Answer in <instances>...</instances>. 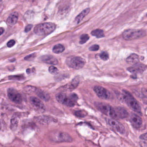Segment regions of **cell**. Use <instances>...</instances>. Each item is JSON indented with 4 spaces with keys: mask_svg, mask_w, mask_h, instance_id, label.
Masks as SVG:
<instances>
[{
    "mask_svg": "<svg viewBox=\"0 0 147 147\" xmlns=\"http://www.w3.org/2000/svg\"><path fill=\"white\" fill-rule=\"evenodd\" d=\"M3 6L2 5H1V4H0V13H1V12L2 10L3 9Z\"/></svg>",
    "mask_w": 147,
    "mask_h": 147,
    "instance_id": "cell-41",
    "label": "cell"
},
{
    "mask_svg": "<svg viewBox=\"0 0 147 147\" xmlns=\"http://www.w3.org/2000/svg\"><path fill=\"white\" fill-rule=\"evenodd\" d=\"M24 76L23 75H11L9 76V79L10 80H23Z\"/></svg>",
    "mask_w": 147,
    "mask_h": 147,
    "instance_id": "cell-26",
    "label": "cell"
},
{
    "mask_svg": "<svg viewBox=\"0 0 147 147\" xmlns=\"http://www.w3.org/2000/svg\"><path fill=\"white\" fill-rule=\"evenodd\" d=\"M79 82V78L78 77H75L71 82V85L70 87V89L73 90V89L76 88L78 85Z\"/></svg>",
    "mask_w": 147,
    "mask_h": 147,
    "instance_id": "cell-24",
    "label": "cell"
},
{
    "mask_svg": "<svg viewBox=\"0 0 147 147\" xmlns=\"http://www.w3.org/2000/svg\"><path fill=\"white\" fill-rule=\"evenodd\" d=\"M74 115L78 117H83L86 116L87 113L84 110H79L76 111L74 113Z\"/></svg>",
    "mask_w": 147,
    "mask_h": 147,
    "instance_id": "cell-28",
    "label": "cell"
},
{
    "mask_svg": "<svg viewBox=\"0 0 147 147\" xmlns=\"http://www.w3.org/2000/svg\"><path fill=\"white\" fill-rule=\"evenodd\" d=\"M142 92L144 96L147 97V89L146 88H143L142 90Z\"/></svg>",
    "mask_w": 147,
    "mask_h": 147,
    "instance_id": "cell-37",
    "label": "cell"
},
{
    "mask_svg": "<svg viewBox=\"0 0 147 147\" xmlns=\"http://www.w3.org/2000/svg\"><path fill=\"white\" fill-rule=\"evenodd\" d=\"M56 99L60 103L69 107H73L75 105V102L70 97L64 93H59L56 95Z\"/></svg>",
    "mask_w": 147,
    "mask_h": 147,
    "instance_id": "cell-7",
    "label": "cell"
},
{
    "mask_svg": "<svg viewBox=\"0 0 147 147\" xmlns=\"http://www.w3.org/2000/svg\"><path fill=\"white\" fill-rule=\"evenodd\" d=\"M107 123L110 126L121 134H125V129L123 125L121 123L114 119H108Z\"/></svg>",
    "mask_w": 147,
    "mask_h": 147,
    "instance_id": "cell-9",
    "label": "cell"
},
{
    "mask_svg": "<svg viewBox=\"0 0 147 147\" xmlns=\"http://www.w3.org/2000/svg\"><path fill=\"white\" fill-rule=\"evenodd\" d=\"M90 8H86V9L82 11L77 17L75 18V21L77 24L80 22L89 13L90 11Z\"/></svg>",
    "mask_w": 147,
    "mask_h": 147,
    "instance_id": "cell-18",
    "label": "cell"
},
{
    "mask_svg": "<svg viewBox=\"0 0 147 147\" xmlns=\"http://www.w3.org/2000/svg\"><path fill=\"white\" fill-rule=\"evenodd\" d=\"M36 94L37 96L41 98L42 100H44L45 101H48L50 99V97L49 94L47 93L46 92L40 90H38L37 89V90L36 91Z\"/></svg>",
    "mask_w": 147,
    "mask_h": 147,
    "instance_id": "cell-19",
    "label": "cell"
},
{
    "mask_svg": "<svg viewBox=\"0 0 147 147\" xmlns=\"http://www.w3.org/2000/svg\"><path fill=\"white\" fill-rule=\"evenodd\" d=\"M91 34L97 38H102L105 37L104 32L101 29H97L93 30Z\"/></svg>",
    "mask_w": 147,
    "mask_h": 147,
    "instance_id": "cell-22",
    "label": "cell"
},
{
    "mask_svg": "<svg viewBox=\"0 0 147 147\" xmlns=\"http://www.w3.org/2000/svg\"><path fill=\"white\" fill-rule=\"evenodd\" d=\"M100 57L101 59H102L103 60L106 61L109 59V54L106 52H103L100 54Z\"/></svg>",
    "mask_w": 147,
    "mask_h": 147,
    "instance_id": "cell-30",
    "label": "cell"
},
{
    "mask_svg": "<svg viewBox=\"0 0 147 147\" xmlns=\"http://www.w3.org/2000/svg\"><path fill=\"white\" fill-rule=\"evenodd\" d=\"M89 36L87 34H83L81 35L80 40V44L81 45L85 44L89 40Z\"/></svg>",
    "mask_w": 147,
    "mask_h": 147,
    "instance_id": "cell-27",
    "label": "cell"
},
{
    "mask_svg": "<svg viewBox=\"0 0 147 147\" xmlns=\"http://www.w3.org/2000/svg\"><path fill=\"white\" fill-rule=\"evenodd\" d=\"M4 32V29L3 28L0 27V35L2 34Z\"/></svg>",
    "mask_w": 147,
    "mask_h": 147,
    "instance_id": "cell-39",
    "label": "cell"
},
{
    "mask_svg": "<svg viewBox=\"0 0 147 147\" xmlns=\"http://www.w3.org/2000/svg\"><path fill=\"white\" fill-rule=\"evenodd\" d=\"M95 93L101 99H108L110 97V93L109 90L102 86H96L94 87Z\"/></svg>",
    "mask_w": 147,
    "mask_h": 147,
    "instance_id": "cell-10",
    "label": "cell"
},
{
    "mask_svg": "<svg viewBox=\"0 0 147 147\" xmlns=\"http://www.w3.org/2000/svg\"><path fill=\"white\" fill-rule=\"evenodd\" d=\"M19 15L16 12H13L9 15L7 20V23L9 26L12 27L14 26L18 20Z\"/></svg>",
    "mask_w": 147,
    "mask_h": 147,
    "instance_id": "cell-16",
    "label": "cell"
},
{
    "mask_svg": "<svg viewBox=\"0 0 147 147\" xmlns=\"http://www.w3.org/2000/svg\"><path fill=\"white\" fill-rule=\"evenodd\" d=\"M36 56V53H32V54L28 55L26 57H25V59L26 60H27V61H32V60H33L35 58Z\"/></svg>",
    "mask_w": 147,
    "mask_h": 147,
    "instance_id": "cell-31",
    "label": "cell"
},
{
    "mask_svg": "<svg viewBox=\"0 0 147 147\" xmlns=\"http://www.w3.org/2000/svg\"><path fill=\"white\" fill-rule=\"evenodd\" d=\"M38 121L39 122L43 124H50L51 123L54 122L55 121L53 118L47 116L40 117L38 118Z\"/></svg>",
    "mask_w": 147,
    "mask_h": 147,
    "instance_id": "cell-20",
    "label": "cell"
},
{
    "mask_svg": "<svg viewBox=\"0 0 147 147\" xmlns=\"http://www.w3.org/2000/svg\"><path fill=\"white\" fill-rule=\"evenodd\" d=\"M140 138V139H142V140H147V133L142 135Z\"/></svg>",
    "mask_w": 147,
    "mask_h": 147,
    "instance_id": "cell-38",
    "label": "cell"
},
{
    "mask_svg": "<svg viewBox=\"0 0 147 147\" xmlns=\"http://www.w3.org/2000/svg\"><path fill=\"white\" fill-rule=\"evenodd\" d=\"M122 98L125 102L131 109L138 114H142L141 109L136 99L128 91L123 90Z\"/></svg>",
    "mask_w": 147,
    "mask_h": 147,
    "instance_id": "cell-1",
    "label": "cell"
},
{
    "mask_svg": "<svg viewBox=\"0 0 147 147\" xmlns=\"http://www.w3.org/2000/svg\"><path fill=\"white\" fill-rule=\"evenodd\" d=\"M2 1V0H0V2Z\"/></svg>",
    "mask_w": 147,
    "mask_h": 147,
    "instance_id": "cell-43",
    "label": "cell"
},
{
    "mask_svg": "<svg viewBox=\"0 0 147 147\" xmlns=\"http://www.w3.org/2000/svg\"><path fill=\"white\" fill-rule=\"evenodd\" d=\"M15 43V41L14 40H11L7 43V46L8 47H12L14 45Z\"/></svg>",
    "mask_w": 147,
    "mask_h": 147,
    "instance_id": "cell-34",
    "label": "cell"
},
{
    "mask_svg": "<svg viewBox=\"0 0 147 147\" xmlns=\"http://www.w3.org/2000/svg\"><path fill=\"white\" fill-rule=\"evenodd\" d=\"M19 123V119L17 116L14 115L11 120L10 128L13 131L16 130Z\"/></svg>",
    "mask_w": 147,
    "mask_h": 147,
    "instance_id": "cell-21",
    "label": "cell"
},
{
    "mask_svg": "<svg viewBox=\"0 0 147 147\" xmlns=\"http://www.w3.org/2000/svg\"><path fill=\"white\" fill-rule=\"evenodd\" d=\"M147 68V66L145 65L142 63L136 64L134 65L132 67L128 68L127 70L131 73L136 74L142 73L146 70Z\"/></svg>",
    "mask_w": 147,
    "mask_h": 147,
    "instance_id": "cell-13",
    "label": "cell"
},
{
    "mask_svg": "<svg viewBox=\"0 0 147 147\" xmlns=\"http://www.w3.org/2000/svg\"><path fill=\"white\" fill-rule=\"evenodd\" d=\"M65 47L62 45L59 44V45H56L53 47V51L55 53H62L64 51Z\"/></svg>",
    "mask_w": 147,
    "mask_h": 147,
    "instance_id": "cell-23",
    "label": "cell"
},
{
    "mask_svg": "<svg viewBox=\"0 0 147 147\" xmlns=\"http://www.w3.org/2000/svg\"><path fill=\"white\" fill-rule=\"evenodd\" d=\"M139 61H140V58H139V56L135 53L131 54L126 59V62L132 65H135L138 63H139Z\"/></svg>",
    "mask_w": 147,
    "mask_h": 147,
    "instance_id": "cell-17",
    "label": "cell"
},
{
    "mask_svg": "<svg viewBox=\"0 0 147 147\" xmlns=\"http://www.w3.org/2000/svg\"><path fill=\"white\" fill-rule=\"evenodd\" d=\"M30 100L31 104L36 110L40 112H44L45 110V107L44 103L38 98L35 97H31Z\"/></svg>",
    "mask_w": 147,
    "mask_h": 147,
    "instance_id": "cell-11",
    "label": "cell"
},
{
    "mask_svg": "<svg viewBox=\"0 0 147 147\" xmlns=\"http://www.w3.org/2000/svg\"><path fill=\"white\" fill-rule=\"evenodd\" d=\"M99 47L98 45H94L91 46L89 48L90 51H97L99 49Z\"/></svg>",
    "mask_w": 147,
    "mask_h": 147,
    "instance_id": "cell-32",
    "label": "cell"
},
{
    "mask_svg": "<svg viewBox=\"0 0 147 147\" xmlns=\"http://www.w3.org/2000/svg\"><path fill=\"white\" fill-rule=\"evenodd\" d=\"M95 105L96 109L102 113L110 117L112 119H117L115 108L111 107L109 104L105 103L96 102L95 103Z\"/></svg>",
    "mask_w": 147,
    "mask_h": 147,
    "instance_id": "cell-5",
    "label": "cell"
},
{
    "mask_svg": "<svg viewBox=\"0 0 147 147\" xmlns=\"http://www.w3.org/2000/svg\"><path fill=\"white\" fill-rule=\"evenodd\" d=\"M32 69H27L26 71L27 73L28 74H30L32 73Z\"/></svg>",
    "mask_w": 147,
    "mask_h": 147,
    "instance_id": "cell-40",
    "label": "cell"
},
{
    "mask_svg": "<svg viewBox=\"0 0 147 147\" xmlns=\"http://www.w3.org/2000/svg\"><path fill=\"white\" fill-rule=\"evenodd\" d=\"M115 108L116 115L117 119H123L128 116V113L127 111L124 108L122 107H117Z\"/></svg>",
    "mask_w": 147,
    "mask_h": 147,
    "instance_id": "cell-15",
    "label": "cell"
},
{
    "mask_svg": "<svg viewBox=\"0 0 147 147\" xmlns=\"http://www.w3.org/2000/svg\"><path fill=\"white\" fill-rule=\"evenodd\" d=\"M56 26L51 22L41 23L37 25L34 29V32L37 35L43 36L47 35L54 32Z\"/></svg>",
    "mask_w": 147,
    "mask_h": 147,
    "instance_id": "cell-2",
    "label": "cell"
},
{
    "mask_svg": "<svg viewBox=\"0 0 147 147\" xmlns=\"http://www.w3.org/2000/svg\"><path fill=\"white\" fill-rule=\"evenodd\" d=\"M1 121H0V130H1Z\"/></svg>",
    "mask_w": 147,
    "mask_h": 147,
    "instance_id": "cell-42",
    "label": "cell"
},
{
    "mask_svg": "<svg viewBox=\"0 0 147 147\" xmlns=\"http://www.w3.org/2000/svg\"><path fill=\"white\" fill-rule=\"evenodd\" d=\"M40 60L44 63L48 64L56 65L58 63L57 59L53 56L51 55H45L42 56L40 58Z\"/></svg>",
    "mask_w": 147,
    "mask_h": 147,
    "instance_id": "cell-14",
    "label": "cell"
},
{
    "mask_svg": "<svg viewBox=\"0 0 147 147\" xmlns=\"http://www.w3.org/2000/svg\"><path fill=\"white\" fill-rule=\"evenodd\" d=\"M130 121L132 126L135 128H140L142 126V119L134 113H133L130 115Z\"/></svg>",
    "mask_w": 147,
    "mask_h": 147,
    "instance_id": "cell-12",
    "label": "cell"
},
{
    "mask_svg": "<svg viewBox=\"0 0 147 147\" xmlns=\"http://www.w3.org/2000/svg\"><path fill=\"white\" fill-rule=\"evenodd\" d=\"M84 59L80 57H71L66 59V64L71 68L75 69H80L84 65Z\"/></svg>",
    "mask_w": 147,
    "mask_h": 147,
    "instance_id": "cell-6",
    "label": "cell"
},
{
    "mask_svg": "<svg viewBox=\"0 0 147 147\" xmlns=\"http://www.w3.org/2000/svg\"><path fill=\"white\" fill-rule=\"evenodd\" d=\"M146 35V32L144 30L128 29L123 32V37L126 40H133L143 38Z\"/></svg>",
    "mask_w": 147,
    "mask_h": 147,
    "instance_id": "cell-4",
    "label": "cell"
},
{
    "mask_svg": "<svg viewBox=\"0 0 147 147\" xmlns=\"http://www.w3.org/2000/svg\"><path fill=\"white\" fill-rule=\"evenodd\" d=\"M33 26L32 25H28L26 26L25 28V31L26 32H29L32 28Z\"/></svg>",
    "mask_w": 147,
    "mask_h": 147,
    "instance_id": "cell-35",
    "label": "cell"
},
{
    "mask_svg": "<svg viewBox=\"0 0 147 147\" xmlns=\"http://www.w3.org/2000/svg\"><path fill=\"white\" fill-rule=\"evenodd\" d=\"M49 139L55 143L70 142L72 141L71 136L67 133L61 131H53L49 134Z\"/></svg>",
    "mask_w": 147,
    "mask_h": 147,
    "instance_id": "cell-3",
    "label": "cell"
},
{
    "mask_svg": "<svg viewBox=\"0 0 147 147\" xmlns=\"http://www.w3.org/2000/svg\"><path fill=\"white\" fill-rule=\"evenodd\" d=\"M49 71L53 74H57L59 73L58 69L53 66H51L49 68Z\"/></svg>",
    "mask_w": 147,
    "mask_h": 147,
    "instance_id": "cell-29",
    "label": "cell"
},
{
    "mask_svg": "<svg viewBox=\"0 0 147 147\" xmlns=\"http://www.w3.org/2000/svg\"><path fill=\"white\" fill-rule=\"evenodd\" d=\"M140 145L141 147H147V141L144 140L141 142Z\"/></svg>",
    "mask_w": 147,
    "mask_h": 147,
    "instance_id": "cell-36",
    "label": "cell"
},
{
    "mask_svg": "<svg viewBox=\"0 0 147 147\" xmlns=\"http://www.w3.org/2000/svg\"><path fill=\"white\" fill-rule=\"evenodd\" d=\"M23 89L27 93H32L36 92L37 89L34 86H27L24 87Z\"/></svg>",
    "mask_w": 147,
    "mask_h": 147,
    "instance_id": "cell-25",
    "label": "cell"
},
{
    "mask_svg": "<svg viewBox=\"0 0 147 147\" xmlns=\"http://www.w3.org/2000/svg\"><path fill=\"white\" fill-rule=\"evenodd\" d=\"M7 95L9 99L15 103L20 104L22 101V98L20 94L13 88L8 89Z\"/></svg>",
    "mask_w": 147,
    "mask_h": 147,
    "instance_id": "cell-8",
    "label": "cell"
},
{
    "mask_svg": "<svg viewBox=\"0 0 147 147\" xmlns=\"http://www.w3.org/2000/svg\"><path fill=\"white\" fill-rule=\"evenodd\" d=\"M69 96L74 102H76L78 99V96L76 94H74V93H72V94H71V95H69Z\"/></svg>",
    "mask_w": 147,
    "mask_h": 147,
    "instance_id": "cell-33",
    "label": "cell"
}]
</instances>
